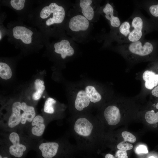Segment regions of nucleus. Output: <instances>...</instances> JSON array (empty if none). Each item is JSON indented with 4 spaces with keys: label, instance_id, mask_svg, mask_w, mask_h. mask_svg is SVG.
Segmentation results:
<instances>
[{
    "label": "nucleus",
    "instance_id": "f3484780",
    "mask_svg": "<svg viewBox=\"0 0 158 158\" xmlns=\"http://www.w3.org/2000/svg\"><path fill=\"white\" fill-rule=\"evenodd\" d=\"M142 78L145 81V86L149 90L152 89L158 84V74L150 71L146 70L143 74Z\"/></svg>",
    "mask_w": 158,
    "mask_h": 158
},
{
    "label": "nucleus",
    "instance_id": "aec40b11",
    "mask_svg": "<svg viewBox=\"0 0 158 158\" xmlns=\"http://www.w3.org/2000/svg\"><path fill=\"white\" fill-rule=\"evenodd\" d=\"M44 84V81L40 79H37L35 80L34 86L36 91L33 93L32 96L34 100H39L41 97L45 89Z\"/></svg>",
    "mask_w": 158,
    "mask_h": 158
},
{
    "label": "nucleus",
    "instance_id": "4be33fe9",
    "mask_svg": "<svg viewBox=\"0 0 158 158\" xmlns=\"http://www.w3.org/2000/svg\"><path fill=\"white\" fill-rule=\"evenodd\" d=\"M145 118L146 121L149 124H154L158 122V112L155 113L154 111H148L146 112Z\"/></svg>",
    "mask_w": 158,
    "mask_h": 158
},
{
    "label": "nucleus",
    "instance_id": "f03ea898",
    "mask_svg": "<svg viewBox=\"0 0 158 158\" xmlns=\"http://www.w3.org/2000/svg\"><path fill=\"white\" fill-rule=\"evenodd\" d=\"M115 48L128 61L135 63L145 61L154 48L152 43L145 38L136 42L117 44Z\"/></svg>",
    "mask_w": 158,
    "mask_h": 158
},
{
    "label": "nucleus",
    "instance_id": "393cba45",
    "mask_svg": "<svg viewBox=\"0 0 158 158\" xmlns=\"http://www.w3.org/2000/svg\"><path fill=\"white\" fill-rule=\"evenodd\" d=\"M121 135L125 141L134 143L136 141V139L135 136L129 132L123 131Z\"/></svg>",
    "mask_w": 158,
    "mask_h": 158
},
{
    "label": "nucleus",
    "instance_id": "c85d7f7f",
    "mask_svg": "<svg viewBox=\"0 0 158 158\" xmlns=\"http://www.w3.org/2000/svg\"><path fill=\"white\" fill-rule=\"evenodd\" d=\"M152 94L153 96L158 97V86L152 90Z\"/></svg>",
    "mask_w": 158,
    "mask_h": 158
},
{
    "label": "nucleus",
    "instance_id": "dca6fc26",
    "mask_svg": "<svg viewBox=\"0 0 158 158\" xmlns=\"http://www.w3.org/2000/svg\"><path fill=\"white\" fill-rule=\"evenodd\" d=\"M90 102L85 91L80 90L77 95L74 104L75 108L78 111H81L89 105Z\"/></svg>",
    "mask_w": 158,
    "mask_h": 158
},
{
    "label": "nucleus",
    "instance_id": "f257e3e1",
    "mask_svg": "<svg viewBox=\"0 0 158 158\" xmlns=\"http://www.w3.org/2000/svg\"><path fill=\"white\" fill-rule=\"evenodd\" d=\"M150 28L148 20L140 10L136 9L118 28L112 30L108 41L109 42L116 41L117 44L136 42L145 38Z\"/></svg>",
    "mask_w": 158,
    "mask_h": 158
},
{
    "label": "nucleus",
    "instance_id": "72a5a7b5",
    "mask_svg": "<svg viewBox=\"0 0 158 158\" xmlns=\"http://www.w3.org/2000/svg\"><path fill=\"white\" fill-rule=\"evenodd\" d=\"M0 40H1V32H0Z\"/></svg>",
    "mask_w": 158,
    "mask_h": 158
},
{
    "label": "nucleus",
    "instance_id": "423d86ee",
    "mask_svg": "<svg viewBox=\"0 0 158 158\" xmlns=\"http://www.w3.org/2000/svg\"><path fill=\"white\" fill-rule=\"evenodd\" d=\"M90 21L82 14H78L70 19L68 27L74 33L84 32L88 30L90 26Z\"/></svg>",
    "mask_w": 158,
    "mask_h": 158
},
{
    "label": "nucleus",
    "instance_id": "9d476101",
    "mask_svg": "<svg viewBox=\"0 0 158 158\" xmlns=\"http://www.w3.org/2000/svg\"><path fill=\"white\" fill-rule=\"evenodd\" d=\"M104 116L108 124L111 126L117 124L121 120V115L119 110L114 105H110L105 109Z\"/></svg>",
    "mask_w": 158,
    "mask_h": 158
},
{
    "label": "nucleus",
    "instance_id": "9b49d317",
    "mask_svg": "<svg viewBox=\"0 0 158 158\" xmlns=\"http://www.w3.org/2000/svg\"><path fill=\"white\" fill-rule=\"evenodd\" d=\"M59 148V144L56 142H43L39 147L44 158H52L54 157L56 154Z\"/></svg>",
    "mask_w": 158,
    "mask_h": 158
},
{
    "label": "nucleus",
    "instance_id": "2f4dec72",
    "mask_svg": "<svg viewBox=\"0 0 158 158\" xmlns=\"http://www.w3.org/2000/svg\"><path fill=\"white\" fill-rule=\"evenodd\" d=\"M156 108L157 109H158V102L157 103L156 105Z\"/></svg>",
    "mask_w": 158,
    "mask_h": 158
},
{
    "label": "nucleus",
    "instance_id": "7ed1b4c3",
    "mask_svg": "<svg viewBox=\"0 0 158 158\" xmlns=\"http://www.w3.org/2000/svg\"><path fill=\"white\" fill-rule=\"evenodd\" d=\"M65 14V9L62 6L52 2L42 8L40 13V16L42 19H47L46 24L49 26L62 23Z\"/></svg>",
    "mask_w": 158,
    "mask_h": 158
},
{
    "label": "nucleus",
    "instance_id": "a211bd4d",
    "mask_svg": "<svg viewBox=\"0 0 158 158\" xmlns=\"http://www.w3.org/2000/svg\"><path fill=\"white\" fill-rule=\"evenodd\" d=\"M134 2L138 6L147 11L152 16L158 17V4L150 5L146 0L135 1Z\"/></svg>",
    "mask_w": 158,
    "mask_h": 158
},
{
    "label": "nucleus",
    "instance_id": "b1692460",
    "mask_svg": "<svg viewBox=\"0 0 158 158\" xmlns=\"http://www.w3.org/2000/svg\"><path fill=\"white\" fill-rule=\"evenodd\" d=\"M25 0H11L10 4L11 6L17 10L23 9L25 6Z\"/></svg>",
    "mask_w": 158,
    "mask_h": 158
},
{
    "label": "nucleus",
    "instance_id": "1a4fd4ad",
    "mask_svg": "<svg viewBox=\"0 0 158 158\" xmlns=\"http://www.w3.org/2000/svg\"><path fill=\"white\" fill-rule=\"evenodd\" d=\"M54 47L55 52L60 54L63 59H65L67 56H71L74 53L73 48L69 41L66 40H62L55 43Z\"/></svg>",
    "mask_w": 158,
    "mask_h": 158
},
{
    "label": "nucleus",
    "instance_id": "c756f323",
    "mask_svg": "<svg viewBox=\"0 0 158 158\" xmlns=\"http://www.w3.org/2000/svg\"><path fill=\"white\" fill-rule=\"evenodd\" d=\"M105 158H116L112 154H107L105 156Z\"/></svg>",
    "mask_w": 158,
    "mask_h": 158
},
{
    "label": "nucleus",
    "instance_id": "cd10ccee",
    "mask_svg": "<svg viewBox=\"0 0 158 158\" xmlns=\"http://www.w3.org/2000/svg\"><path fill=\"white\" fill-rule=\"evenodd\" d=\"M115 157L116 158H128L126 151L120 150L116 152Z\"/></svg>",
    "mask_w": 158,
    "mask_h": 158
},
{
    "label": "nucleus",
    "instance_id": "20e7f679",
    "mask_svg": "<svg viewBox=\"0 0 158 158\" xmlns=\"http://www.w3.org/2000/svg\"><path fill=\"white\" fill-rule=\"evenodd\" d=\"M94 128L92 122L84 117L78 118L73 126L74 130L76 135L85 138L90 137L93 132Z\"/></svg>",
    "mask_w": 158,
    "mask_h": 158
},
{
    "label": "nucleus",
    "instance_id": "0eeeda50",
    "mask_svg": "<svg viewBox=\"0 0 158 158\" xmlns=\"http://www.w3.org/2000/svg\"><path fill=\"white\" fill-rule=\"evenodd\" d=\"M9 139L12 145L9 147V152L11 154L18 158L22 156L23 152L26 150V146L20 142V137L18 133L13 132L9 136Z\"/></svg>",
    "mask_w": 158,
    "mask_h": 158
},
{
    "label": "nucleus",
    "instance_id": "39448f33",
    "mask_svg": "<svg viewBox=\"0 0 158 158\" xmlns=\"http://www.w3.org/2000/svg\"><path fill=\"white\" fill-rule=\"evenodd\" d=\"M101 10L112 30L117 28L121 25L122 22L113 4L107 2L101 8Z\"/></svg>",
    "mask_w": 158,
    "mask_h": 158
},
{
    "label": "nucleus",
    "instance_id": "412c9836",
    "mask_svg": "<svg viewBox=\"0 0 158 158\" xmlns=\"http://www.w3.org/2000/svg\"><path fill=\"white\" fill-rule=\"evenodd\" d=\"M12 75L11 70L6 63H0V76L4 80H8L11 78Z\"/></svg>",
    "mask_w": 158,
    "mask_h": 158
},
{
    "label": "nucleus",
    "instance_id": "f8f14e48",
    "mask_svg": "<svg viewBox=\"0 0 158 158\" xmlns=\"http://www.w3.org/2000/svg\"><path fill=\"white\" fill-rule=\"evenodd\" d=\"M93 1L91 0H80L79 1V6L82 14L89 21L94 18L95 9L93 5Z\"/></svg>",
    "mask_w": 158,
    "mask_h": 158
},
{
    "label": "nucleus",
    "instance_id": "ddd939ff",
    "mask_svg": "<svg viewBox=\"0 0 158 158\" xmlns=\"http://www.w3.org/2000/svg\"><path fill=\"white\" fill-rule=\"evenodd\" d=\"M21 103L19 102H14L12 106V113L8 121V127L13 128L20 123L21 118Z\"/></svg>",
    "mask_w": 158,
    "mask_h": 158
},
{
    "label": "nucleus",
    "instance_id": "6ab92c4d",
    "mask_svg": "<svg viewBox=\"0 0 158 158\" xmlns=\"http://www.w3.org/2000/svg\"><path fill=\"white\" fill-rule=\"evenodd\" d=\"M85 91L91 102L96 103L102 99L100 94L93 86H87L85 88Z\"/></svg>",
    "mask_w": 158,
    "mask_h": 158
},
{
    "label": "nucleus",
    "instance_id": "bb28decb",
    "mask_svg": "<svg viewBox=\"0 0 158 158\" xmlns=\"http://www.w3.org/2000/svg\"><path fill=\"white\" fill-rule=\"evenodd\" d=\"M137 153L140 154L141 153H148V151L146 147L143 145H138L136 148L135 150Z\"/></svg>",
    "mask_w": 158,
    "mask_h": 158
},
{
    "label": "nucleus",
    "instance_id": "5701e85b",
    "mask_svg": "<svg viewBox=\"0 0 158 158\" xmlns=\"http://www.w3.org/2000/svg\"><path fill=\"white\" fill-rule=\"evenodd\" d=\"M56 103V101L51 97L48 98L45 102L44 111L47 113L52 114L54 112L53 105Z\"/></svg>",
    "mask_w": 158,
    "mask_h": 158
},
{
    "label": "nucleus",
    "instance_id": "a878e982",
    "mask_svg": "<svg viewBox=\"0 0 158 158\" xmlns=\"http://www.w3.org/2000/svg\"><path fill=\"white\" fill-rule=\"evenodd\" d=\"M133 147V145L130 144L125 143V141L119 143L117 145V148L120 150L126 151L132 149Z\"/></svg>",
    "mask_w": 158,
    "mask_h": 158
},
{
    "label": "nucleus",
    "instance_id": "473e14b6",
    "mask_svg": "<svg viewBox=\"0 0 158 158\" xmlns=\"http://www.w3.org/2000/svg\"><path fill=\"white\" fill-rule=\"evenodd\" d=\"M149 158H155L153 156H150V157H149Z\"/></svg>",
    "mask_w": 158,
    "mask_h": 158
},
{
    "label": "nucleus",
    "instance_id": "4468645a",
    "mask_svg": "<svg viewBox=\"0 0 158 158\" xmlns=\"http://www.w3.org/2000/svg\"><path fill=\"white\" fill-rule=\"evenodd\" d=\"M21 110L23 112L21 114L20 123L25 124L27 122H32L36 116L34 107L28 105L25 103L23 102L21 104Z\"/></svg>",
    "mask_w": 158,
    "mask_h": 158
},
{
    "label": "nucleus",
    "instance_id": "2eb2a0df",
    "mask_svg": "<svg viewBox=\"0 0 158 158\" xmlns=\"http://www.w3.org/2000/svg\"><path fill=\"white\" fill-rule=\"evenodd\" d=\"M31 122V132L32 134L37 137L41 136L43 134L45 128L43 117L41 116L37 115Z\"/></svg>",
    "mask_w": 158,
    "mask_h": 158
},
{
    "label": "nucleus",
    "instance_id": "7c9ffc66",
    "mask_svg": "<svg viewBox=\"0 0 158 158\" xmlns=\"http://www.w3.org/2000/svg\"><path fill=\"white\" fill-rule=\"evenodd\" d=\"M0 158H8V157H3L2 156L0 155Z\"/></svg>",
    "mask_w": 158,
    "mask_h": 158
},
{
    "label": "nucleus",
    "instance_id": "6e6552de",
    "mask_svg": "<svg viewBox=\"0 0 158 158\" xmlns=\"http://www.w3.org/2000/svg\"><path fill=\"white\" fill-rule=\"evenodd\" d=\"M13 35L16 39H20L24 44H29L32 42L33 32L25 27L17 26L13 29Z\"/></svg>",
    "mask_w": 158,
    "mask_h": 158
}]
</instances>
